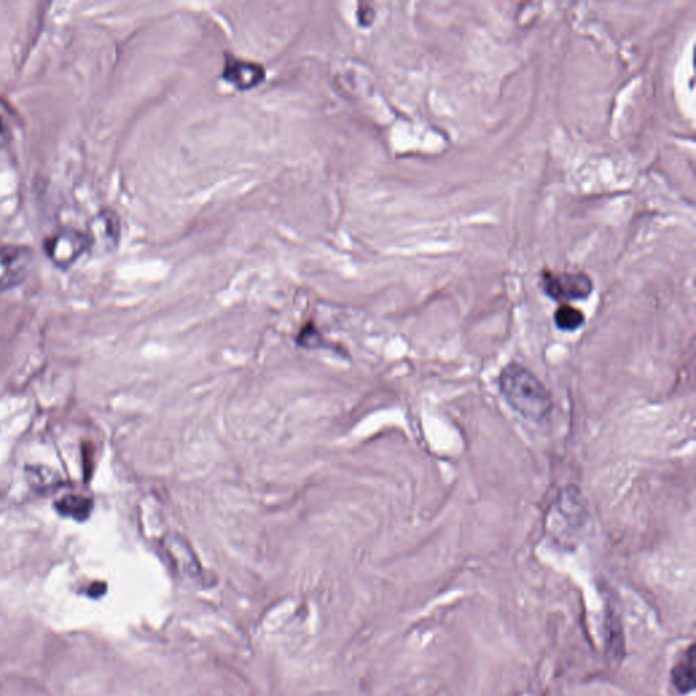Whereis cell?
Listing matches in <instances>:
<instances>
[{"instance_id": "6da1fadb", "label": "cell", "mask_w": 696, "mask_h": 696, "mask_svg": "<svg viewBox=\"0 0 696 696\" xmlns=\"http://www.w3.org/2000/svg\"><path fill=\"white\" fill-rule=\"evenodd\" d=\"M498 387L506 403L527 421L544 422L554 411L551 392L532 370L520 363L512 362L502 369Z\"/></svg>"}, {"instance_id": "7a4b0ae2", "label": "cell", "mask_w": 696, "mask_h": 696, "mask_svg": "<svg viewBox=\"0 0 696 696\" xmlns=\"http://www.w3.org/2000/svg\"><path fill=\"white\" fill-rule=\"evenodd\" d=\"M544 293L555 301L585 300L593 291V282L582 272H552L542 274Z\"/></svg>"}, {"instance_id": "3957f363", "label": "cell", "mask_w": 696, "mask_h": 696, "mask_svg": "<svg viewBox=\"0 0 696 696\" xmlns=\"http://www.w3.org/2000/svg\"><path fill=\"white\" fill-rule=\"evenodd\" d=\"M45 253L56 267L67 270L90 251L89 238L77 229H64L45 241Z\"/></svg>"}, {"instance_id": "277c9868", "label": "cell", "mask_w": 696, "mask_h": 696, "mask_svg": "<svg viewBox=\"0 0 696 696\" xmlns=\"http://www.w3.org/2000/svg\"><path fill=\"white\" fill-rule=\"evenodd\" d=\"M33 260L32 249L25 245H6L0 248V291L20 286L28 278Z\"/></svg>"}, {"instance_id": "5b68a950", "label": "cell", "mask_w": 696, "mask_h": 696, "mask_svg": "<svg viewBox=\"0 0 696 696\" xmlns=\"http://www.w3.org/2000/svg\"><path fill=\"white\" fill-rule=\"evenodd\" d=\"M86 236L89 238L90 251L97 255L113 252L119 245L121 222L119 215L112 208L98 211L87 223Z\"/></svg>"}, {"instance_id": "8992f818", "label": "cell", "mask_w": 696, "mask_h": 696, "mask_svg": "<svg viewBox=\"0 0 696 696\" xmlns=\"http://www.w3.org/2000/svg\"><path fill=\"white\" fill-rule=\"evenodd\" d=\"M223 78L240 90H251L266 79V70L261 64L232 58L226 59Z\"/></svg>"}, {"instance_id": "52a82bcc", "label": "cell", "mask_w": 696, "mask_h": 696, "mask_svg": "<svg viewBox=\"0 0 696 696\" xmlns=\"http://www.w3.org/2000/svg\"><path fill=\"white\" fill-rule=\"evenodd\" d=\"M55 509L60 516L83 522L89 520L93 512V499L87 495L67 494L55 502Z\"/></svg>"}, {"instance_id": "ba28073f", "label": "cell", "mask_w": 696, "mask_h": 696, "mask_svg": "<svg viewBox=\"0 0 696 696\" xmlns=\"http://www.w3.org/2000/svg\"><path fill=\"white\" fill-rule=\"evenodd\" d=\"M672 682L676 690L687 694L695 686V653L694 646H691L686 656L673 668Z\"/></svg>"}, {"instance_id": "9c48e42d", "label": "cell", "mask_w": 696, "mask_h": 696, "mask_svg": "<svg viewBox=\"0 0 696 696\" xmlns=\"http://www.w3.org/2000/svg\"><path fill=\"white\" fill-rule=\"evenodd\" d=\"M554 320L556 327L561 331L574 332L585 324L586 317L581 309L563 304L556 309Z\"/></svg>"}, {"instance_id": "30bf717a", "label": "cell", "mask_w": 696, "mask_h": 696, "mask_svg": "<svg viewBox=\"0 0 696 696\" xmlns=\"http://www.w3.org/2000/svg\"><path fill=\"white\" fill-rule=\"evenodd\" d=\"M358 17L362 25H370L374 20V10L368 5H362L359 7Z\"/></svg>"}, {"instance_id": "8fae6325", "label": "cell", "mask_w": 696, "mask_h": 696, "mask_svg": "<svg viewBox=\"0 0 696 696\" xmlns=\"http://www.w3.org/2000/svg\"><path fill=\"white\" fill-rule=\"evenodd\" d=\"M9 139V128H7L5 120L0 116V143L6 142Z\"/></svg>"}]
</instances>
